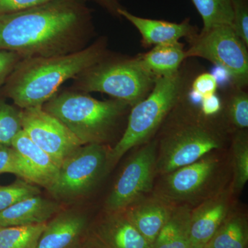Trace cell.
<instances>
[{
	"mask_svg": "<svg viewBox=\"0 0 248 248\" xmlns=\"http://www.w3.org/2000/svg\"><path fill=\"white\" fill-rule=\"evenodd\" d=\"M92 17L82 0H54L0 16V50L24 59L66 55L87 46Z\"/></svg>",
	"mask_w": 248,
	"mask_h": 248,
	"instance_id": "cell-1",
	"label": "cell"
},
{
	"mask_svg": "<svg viewBox=\"0 0 248 248\" xmlns=\"http://www.w3.org/2000/svg\"><path fill=\"white\" fill-rule=\"evenodd\" d=\"M156 177L195 162L208 153L226 150L232 131L223 117H206L186 97L174 107L159 129Z\"/></svg>",
	"mask_w": 248,
	"mask_h": 248,
	"instance_id": "cell-2",
	"label": "cell"
},
{
	"mask_svg": "<svg viewBox=\"0 0 248 248\" xmlns=\"http://www.w3.org/2000/svg\"><path fill=\"white\" fill-rule=\"evenodd\" d=\"M107 46L100 38L66 55L23 59L5 82L3 93L20 109L42 107L63 83L108 57Z\"/></svg>",
	"mask_w": 248,
	"mask_h": 248,
	"instance_id": "cell-3",
	"label": "cell"
},
{
	"mask_svg": "<svg viewBox=\"0 0 248 248\" xmlns=\"http://www.w3.org/2000/svg\"><path fill=\"white\" fill-rule=\"evenodd\" d=\"M188 77L179 71L172 76L157 78L149 94L131 108L123 135L110 149L107 173L130 150L153 140L174 107L188 91Z\"/></svg>",
	"mask_w": 248,
	"mask_h": 248,
	"instance_id": "cell-4",
	"label": "cell"
},
{
	"mask_svg": "<svg viewBox=\"0 0 248 248\" xmlns=\"http://www.w3.org/2000/svg\"><path fill=\"white\" fill-rule=\"evenodd\" d=\"M131 108L118 99L99 101L73 91L55 94L42 106L84 145L104 144L108 141L121 119Z\"/></svg>",
	"mask_w": 248,
	"mask_h": 248,
	"instance_id": "cell-5",
	"label": "cell"
},
{
	"mask_svg": "<svg viewBox=\"0 0 248 248\" xmlns=\"http://www.w3.org/2000/svg\"><path fill=\"white\" fill-rule=\"evenodd\" d=\"M156 179L153 192L174 205L194 208L231 185L229 154L226 150L200 159Z\"/></svg>",
	"mask_w": 248,
	"mask_h": 248,
	"instance_id": "cell-6",
	"label": "cell"
},
{
	"mask_svg": "<svg viewBox=\"0 0 248 248\" xmlns=\"http://www.w3.org/2000/svg\"><path fill=\"white\" fill-rule=\"evenodd\" d=\"M75 79L77 91L104 93L133 107L149 94L156 78L143 67L139 57L121 60L107 57Z\"/></svg>",
	"mask_w": 248,
	"mask_h": 248,
	"instance_id": "cell-7",
	"label": "cell"
},
{
	"mask_svg": "<svg viewBox=\"0 0 248 248\" xmlns=\"http://www.w3.org/2000/svg\"><path fill=\"white\" fill-rule=\"evenodd\" d=\"M186 58H200L223 68L233 87L244 89L248 84V46L232 26L221 25L202 31L190 38Z\"/></svg>",
	"mask_w": 248,
	"mask_h": 248,
	"instance_id": "cell-8",
	"label": "cell"
},
{
	"mask_svg": "<svg viewBox=\"0 0 248 248\" xmlns=\"http://www.w3.org/2000/svg\"><path fill=\"white\" fill-rule=\"evenodd\" d=\"M110 149L100 143L83 145L60 166L58 177L48 190L56 200L73 201L89 194L107 174Z\"/></svg>",
	"mask_w": 248,
	"mask_h": 248,
	"instance_id": "cell-9",
	"label": "cell"
},
{
	"mask_svg": "<svg viewBox=\"0 0 248 248\" xmlns=\"http://www.w3.org/2000/svg\"><path fill=\"white\" fill-rule=\"evenodd\" d=\"M156 141L142 145L127 161L104 204V211L125 210L153 192L156 181Z\"/></svg>",
	"mask_w": 248,
	"mask_h": 248,
	"instance_id": "cell-10",
	"label": "cell"
},
{
	"mask_svg": "<svg viewBox=\"0 0 248 248\" xmlns=\"http://www.w3.org/2000/svg\"><path fill=\"white\" fill-rule=\"evenodd\" d=\"M23 131L31 141L61 165L83 143L68 128L42 107L21 109Z\"/></svg>",
	"mask_w": 248,
	"mask_h": 248,
	"instance_id": "cell-11",
	"label": "cell"
},
{
	"mask_svg": "<svg viewBox=\"0 0 248 248\" xmlns=\"http://www.w3.org/2000/svg\"><path fill=\"white\" fill-rule=\"evenodd\" d=\"M231 186L191 210L189 239L191 246L205 247L236 206Z\"/></svg>",
	"mask_w": 248,
	"mask_h": 248,
	"instance_id": "cell-12",
	"label": "cell"
},
{
	"mask_svg": "<svg viewBox=\"0 0 248 248\" xmlns=\"http://www.w3.org/2000/svg\"><path fill=\"white\" fill-rule=\"evenodd\" d=\"M89 236L99 248H150L124 210L104 211L90 226Z\"/></svg>",
	"mask_w": 248,
	"mask_h": 248,
	"instance_id": "cell-13",
	"label": "cell"
},
{
	"mask_svg": "<svg viewBox=\"0 0 248 248\" xmlns=\"http://www.w3.org/2000/svg\"><path fill=\"white\" fill-rule=\"evenodd\" d=\"M89 229L84 213L60 211L47 222L36 248H78L89 236Z\"/></svg>",
	"mask_w": 248,
	"mask_h": 248,
	"instance_id": "cell-14",
	"label": "cell"
},
{
	"mask_svg": "<svg viewBox=\"0 0 248 248\" xmlns=\"http://www.w3.org/2000/svg\"><path fill=\"white\" fill-rule=\"evenodd\" d=\"M175 206L152 192L124 210L133 226L151 246Z\"/></svg>",
	"mask_w": 248,
	"mask_h": 248,
	"instance_id": "cell-15",
	"label": "cell"
},
{
	"mask_svg": "<svg viewBox=\"0 0 248 248\" xmlns=\"http://www.w3.org/2000/svg\"><path fill=\"white\" fill-rule=\"evenodd\" d=\"M11 147L24 163L29 182L50 190L58 177L60 164L31 141L23 130L13 140Z\"/></svg>",
	"mask_w": 248,
	"mask_h": 248,
	"instance_id": "cell-16",
	"label": "cell"
},
{
	"mask_svg": "<svg viewBox=\"0 0 248 248\" xmlns=\"http://www.w3.org/2000/svg\"><path fill=\"white\" fill-rule=\"evenodd\" d=\"M118 15L138 29L142 37V43L146 46L178 42L182 37L188 39L197 32L188 19L181 23L148 19L135 16L124 8L119 9Z\"/></svg>",
	"mask_w": 248,
	"mask_h": 248,
	"instance_id": "cell-17",
	"label": "cell"
},
{
	"mask_svg": "<svg viewBox=\"0 0 248 248\" xmlns=\"http://www.w3.org/2000/svg\"><path fill=\"white\" fill-rule=\"evenodd\" d=\"M60 209L57 202L40 195L29 197L0 212V228L47 223Z\"/></svg>",
	"mask_w": 248,
	"mask_h": 248,
	"instance_id": "cell-18",
	"label": "cell"
},
{
	"mask_svg": "<svg viewBox=\"0 0 248 248\" xmlns=\"http://www.w3.org/2000/svg\"><path fill=\"white\" fill-rule=\"evenodd\" d=\"M139 58L147 71L157 79L172 76L179 71L183 62L186 60V50L178 41L155 46Z\"/></svg>",
	"mask_w": 248,
	"mask_h": 248,
	"instance_id": "cell-19",
	"label": "cell"
},
{
	"mask_svg": "<svg viewBox=\"0 0 248 248\" xmlns=\"http://www.w3.org/2000/svg\"><path fill=\"white\" fill-rule=\"evenodd\" d=\"M247 212L238 204L204 248H248Z\"/></svg>",
	"mask_w": 248,
	"mask_h": 248,
	"instance_id": "cell-20",
	"label": "cell"
},
{
	"mask_svg": "<svg viewBox=\"0 0 248 248\" xmlns=\"http://www.w3.org/2000/svg\"><path fill=\"white\" fill-rule=\"evenodd\" d=\"M191 210L187 205H176L150 248H190Z\"/></svg>",
	"mask_w": 248,
	"mask_h": 248,
	"instance_id": "cell-21",
	"label": "cell"
},
{
	"mask_svg": "<svg viewBox=\"0 0 248 248\" xmlns=\"http://www.w3.org/2000/svg\"><path fill=\"white\" fill-rule=\"evenodd\" d=\"M229 154L232 177L231 188L239 195L248 180V133L247 130H236L231 140Z\"/></svg>",
	"mask_w": 248,
	"mask_h": 248,
	"instance_id": "cell-22",
	"label": "cell"
},
{
	"mask_svg": "<svg viewBox=\"0 0 248 248\" xmlns=\"http://www.w3.org/2000/svg\"><path fill=\"white\" fill-rule=\"evenodd\" d=\"M46 223L0 228V248H36Z\"/></svg>",
	"mask_w": 248,
	"mask_h": 248,
	"instance_id": "cell-23",
	"label": "cell"
},
{
	"mask_svg": "<svg viewBox=\"0 0 248 248\" xmlns=\"http://www.w3.org/2000/svg\"><path fill=\"white\" fill-rule=\"evenodd\" d=\"M223 119L232 131L248 128V94L244 89L233 87L223 104Z\"/></svg>",
	"mask_w": 248,
	"mask_h": 248,
	"instance_id": "cell-24",
	"label": "cell"
},
{
	"mask_svg": "<svg viewBox=\"0 0 248 248\" xmlns=\"http://www.w3.org/2000/svg\"><path fill=\"white\" fill-rule=\"evenodd\" d=\"M203 20L202 31L217 26L232 27L233 12L231 0H192Z\"/></svg>",
	"mask_w": 248,
	"mask_h": 248,
	"instance_id": "cell-25",
	"label": "cell"
},
{
	"mask_svg": "<svg viewBox=\"0 0 248 248\" xmlns=\"http://www.w3.org/2000/svg\"><path fill=\"white\" fill-rule=\"evenodd\" d=\"M22 130L21 109L0 101V145L11 146L13 140Z\"/></svg>",
	"mask_w": 248,
	"mask_h": 248,
	"instance_id": "cell-26",
	"label": "cell"
},
{
	"mask_svg": "<svg viewBox=\"0 0 248 248\" xmlns=\"http://www.w3.org/2000/svg\"><path fill=\"white\" fill-rule=\"evenodd\" d=\"M41 191L35 184L19 179L8 186H0V212L29 197L40 195Z\"/></svg>",
	"mask_w": 248,
	"mask_h": 248,
	"instance_id": "cell-27",
	"label": "cell"
},
{
	"mask_svg": "<svg viewBox=\"0 0 248 248\" xmlns=\"http://www.w3.org/2000/svg\"><path fill=\"white\" fill-rule=\"evenodd\" d=\"M218 87V81L213 73H202L191 83L186 97L192 104L198 107L203 98L217 93Z\"/></svg>",
	"mask_w": 248,
	"mask_h": 248,
	"instance_id": "cell-28",
	"label": "cell"
},
{
	"mask_svg": "<svg viewBox=\"0 0 248 248\" xmlns=\"http://www.w3.org/2000/svg\"><path fill=\"white\" fill-rule=\"evenodd\" d=\"M10 173L28 181V176L20 156L11 146L0 145V174Z\"/></svg>",
	"mask_w": 248,
	"mask_h": 248,
	"instance_id": "cell-29",
	"label": "cell"
},
{
	"mask_svg": "<svg viewBox=\"0 0 248 248\" xmlns=\"http://www.w3.org/2000/svg\"><path fill=\"white\" fill-rule=\"evenodd\" d=\"M232 6V28L238 37L248 46V0H231Z\"/></svg>",
	"mask_w": 248,
	"mask_h": 248,
	"instance_id": "cell-30",
	"label": "cell"
},
{
	"mask_svg": "<svg viewBox=\"0 0 248 248\" xmlns=\"http://www.w3.org/2000/svg\"><path fill=\"white\" fill-rule=\"evenodd\" d=\"M54 0H0V16L32 9Z\"/></svg>",
	"mask_w": 248,
	"mask_h": 248,
	"instance_id": "cell-31",
	"label": "cell"
},
{
	"mask_svg": "<svg viewBox=\"0 0 248 248\" xmlns=\"http://www.w3.org/2000/svg\"><path fill=\"white\" fill-rule=\"evenodd\" d=\"M23 59L14 52L0 50V88L4 86L10 75Z\"/></svg>",
	"mask_w": 248,
	"mask_h": 248,
	"instance_id": "cell-32",
	"label": "cell"
},
{
	"mask_svg": "<svg viewBox=\"0 0 248 248\" xmlns=\"http://www.w3.org/2000/svg\"><path fill=\"white\" fill-rule=\"evenodd\" d=\"M198 107L204 115L209 117H217L219 116L223 109V104L217 93L208 96L201 100Z\"/></svg>",
	"mask_w": 248,
	"mask_h": 248,
	"instance_id": "cell-33",
	"label": "cell"
},
{
	"mask_svg": "<svg viewBox=\"0 0 248 248\" xmlns=\"http://www.w3.org/2000/svg\"><path fill=\"white\" fill-rule=\"evenodd\" d=\"M98 5L102 6L103 9L107 11L109 14L115 17H120L118 15L119 9H122L120 0H91Z\"/></svg>",
	"mask_w": 248,
	"mask_h": 248,
	"instance_id": "cell-34",
	"label": "cell"
},
{
	"mask_svg": "<svg viewBox=\"0 0 248 248\" xmlns=\"http://www.w3.org/2000/svg\"><path fill=\"white\" fill-rule=\"evenodd\" d=\"M78 248H99L98 247L97 245L94 244V242H93V240L91 239V238L89 237V236H88L87 239H86V241H84V243H83L81 245V246H79Z\"/></svg>",
	"mask_w": 248,
	"mask_h": 248,
	"instance_id": "cell-35",
	"label": "cell"
},
{
	"mask_svg": "<svg viewBox=\"0 0 248 248\" xmlns=\"http://www.w3.org/2000/svg\"><path fill=\"white\" fill-rule=\"evenodd\" d=\"M190 248H204V247H194V246H191Z\"/></svg>",
	"mask_w": 248,
	"mask_h": 248,
	"instance_id": "cell-36",
	"label": "cell"
}]
</instances>
